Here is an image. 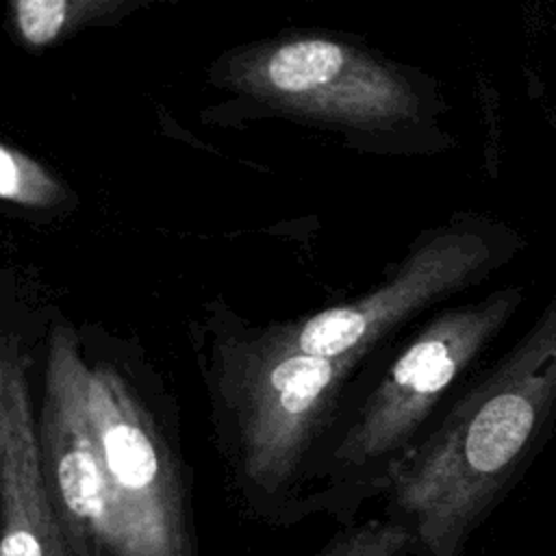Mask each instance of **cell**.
I'll return each instance as SVG.
<instances>
[{"label": "cell", "instance_id": "obj_5", "mask_svg": "<svg viewBox=\"0 0 556 556\" xmlns=\"http://www.w3.org/2000/svg\"><path fill=\"white\" fill-rule=\"evenodd\" d=\"M523 298V287L506 285L434 315L369 393L334 447V458L352 467L389 456L410 441L434 404L508 326Z\"/></svg>", "mask_w": 556, "mask_h": 556}, {"label": "cell", "instance_id": "obj_6", "mask_svg": "<svg viewBox=\"0 0 556 556\" xmlns=\"http://www.w3.org/2000/svg\"><path fill=\"white\" fill-rule=\"evenodd\" d=\"M89 415L109 500V556H189L169 452L126 380L89 369Z\"/></svg>", "mask_w": 556, "mask_h": 556}, {"label": "cell", "instance_id": "obj_1", "mask_svg": "<svg viewBox=\"0 0 556 556\" xmlns=\"http://www.w3.org/2000/svg\"><path fill=\"white\" fill-rule=\"evenodd\" d=\"M556 426V293L519 341L391 471L393 506L426 556H460Z\"/></svg>", "mask_w": 556, "mask_h": 556}, {"label": "cell", "instance_id": "obj_2", "mask_svg": "<svg viewBox=\"0 0 556 556\" xmlns=\"http://www.w3.org/2000/svg\"><path fill=\"white\" fill-rule=\"evenodd\" d=\"M213 83L276 115L363 137L437 130V83L326 30H295L226 52Z\"/></svg>", "mask_w": 556, "mask_h": 556}, {"label": "cell", "instance_id": "obj_8", "mask_svg": "<svg viewBox=\"0 0 556 556\" xmlns=\"http://www.w3.org/2000/svg\"><path fill=\"white\" fill-rule=\"evenodd\" d=\"M0 556H72L41 463L28 358L17 334L0 343Z\"/></svg>", "mask_w": 556, "mask_h": 556}, {"label": "cell", "instance_id": "obj_4", "mask_svg": "<svg viewBox=\"0 0 556 556\" xmlns=\"http://www.w3.org/2000/svg\"><path fill=\"white\" fill-rule=\"evenodd\" d=\"M361 356H313L271 326L226 339L222 384L245 473L269 486L291 476Z\"/></svg>", "mask_w": 556, "mask_h": 556}, {"label": "cell", "instance_id": "obj_3", "mask_svg": "<svg viewBox=\"0 0 556 556\" xmlns=\"http://www.w3.org/2000/svg\"><path fill=\"white\" fill-rule=\"evenodd\" d=\"M526 248L502 219L463 213L417 235L382 285L356 300L274 324L289 345L313 356H361L417 313L484 282Z\"/></svg>", "mask_w": 556, "mask_h": 556}, {"label": "cell", "instance_id": "obj_7", "mask_svg": "<svg viewBox=\"0 0 556 556\" xmlns=\"http://www.w3.org/2000/svg\"><path fill=\"white\" fill-rule=\"evenodd\" d=\"M89 369L74 328L54 324L46 341L37 434L72 556H109V500L89 415Z\"/></svg>", "mask_w": 556, "mask_h": 556}, {"label": "cell", "instance_id": "obj_9", "mask_svg": "<svg viewBox=\"0 0 556 556\" xmlns=\"http://www.w3.org/2000/svg\"><path fill=\"white\" fill-rule=\"evenodd\" d=\"M176 0H4L7 24L28 52L56 48L89 30L115 26L128 15Z\"/></svg>", "mask_w": 556, "mask_h": 556}, {"label": "cell", "instance_id": "obj_10", "mask_svg": "<svg viewBox=\"0 0 556 556\" xmlns=\"http://www.w3.org/2000/svg\"><path fill=\"white\" fill-rule=\"evenodd\" d=\"M0 198L28 211H52L70 202L67 187L39 161L9 143L0 146Z\"/></svg>", "mask_w": 556, "mask_h": 556}]
</instances>
